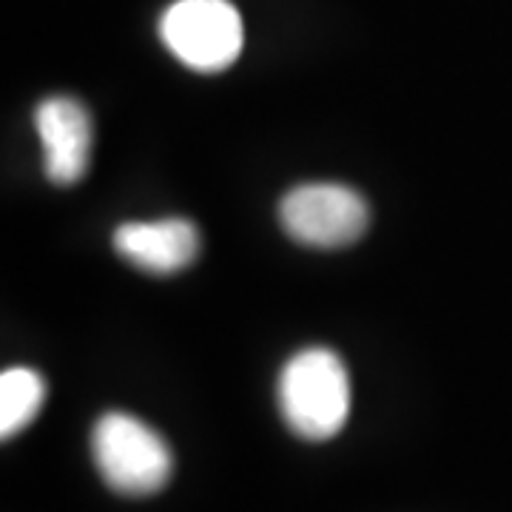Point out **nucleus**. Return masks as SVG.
I'll return each mask as SVG.
<instances>
[{"label":"nucleus","instance_id":"nucleus-3","mask_svg":"<svg viewBox=\"0 0 512 512\" xmlns=\"http://www.w3.org/2000/svg\"><path fill=\"white\" fill-rule=\"evenodd\" d=\"M160 37L183 66L217 74L239 57L245 29L231 0H174L160 18Z\"/></svg>","mask_w":512,"mask_h":512},{"label":"nucleus","instance_id":"nucleus-4","mask_svg":"<svg viewBox=\"0 0 512 512\" xmlns=\"http://www.w3.org/2000/svg\"><path fill=\"white\" fill-rule=\"evenodd\" d=\"M285 234L311 248H345L370 225V208L359 191L336 183L296 185L279 202Z\"/></svg>","mask_w":512,"mask_h":512},{"label":"nucleus","instance_id":"nucleus-6","mask_svg":"<svg viewBox=\"0 0 512 512\" xmlns=\"http://www.w3.org/2000/svg\"><path fill=\"white\" fill-rule=\"evenodd\" d=\"M111 242L114 251L134 268L157 276L183 271L200 254V231L183 217L123 222Z\"/></svg>","mask_w":512,"mask_h":512},{"label":"nucleus","instance_id":"nucleus-2","mask_svg":"<svg viewBox=\"0 0 512 512\" xmlns=\"http://www.w3.org/2000/svg\"><path fill=\"white\" fill-rule=\"evenodd\" d=\"M92 458L100 478L120 495L160 493L174 473L171 447L131 413H106L97 419Z\"/></svg>","mask_w":512,"mask_h":512},{"label":"nucleus","instance_id":"nucleus-5","mask_svg":"<svg viewBox=\"0 0 512 512\" xmlns=\"http://www.w3.org/2000/svg\"><path fill=\"white\" fill-rule=\"evenodd\" d=\"M43 171L55 185L80 183L92 160L94 128L86 106L74 97H46L35 109Z\"/></svg>","mask_w":512,"mask_h":512},{"label":"nucleus","instance_id":"nucleus-7","mask_svg":"<svg viewBox=\"0 0 512 512\" xmlns=\"http://www.w3.org/2000/svg\"><path fill=\"white\" fill-rule=\"evenodd\" d=\"M46 382L32 367H6L0 373V436L12 439L37 419Z\"/></svg>","mask_w":512,"mask_h":512},{"label":"nucleus","instance_id":"nucleus-1","mask_svg":"<svg viewBox=\"0 0 512 512\" xmlns=\"http://www.w3.org/2000/svg\"><path fill=\"white\" fill-rule=\"evenodd\" d=\"M276 399L282 419L299 439H333L350 416L348 367L328 348L299 350L279 373Z\"/></svg>","mask_w":512,"mask_h":512}]
</instances>
